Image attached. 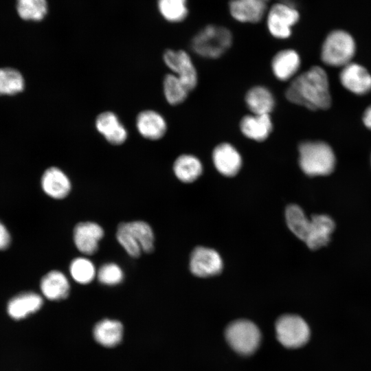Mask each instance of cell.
<instances>
[{"instance_id": "1", "label": "cell", "mask_w": 371, "mask_h": 371, "mask_svg": "<svg viewBox=\"0 0 371 371\" xmlns=\"http://www.w3.org/2000/svg\"><path fill=\"white\" fill-rule=\"evenodd\" d=\"M286 100L309 110H326L330 106L331 95L325 70L313 66L297 75L285 91Z\"/></svg>"}, {"instance_id": "2", "label": "cell", "mask_w": 371, "mask_h": 371, "mask_svg": "<svg viewBox=\"0 0 371 371\" xmlns=\"http://www.w3.org/2000/svg\"><path fill=\"white\" fill-rule=\"evenodd\" d=\"M232 43L233 34L229 29L209 24L195 33L190 41V48L200 57L217 59L228 51Z\"/></svg>"}, {"instance_id": "3", "label": "cell", "mask_w": 371, "mask_h": 371, "mask_svg": "<svg viewBox=\"0 0 371 371\" xmlns=\"http://www.w3.org/2000/svg\"><path fill=\"white\" fill-rule=\"evenodd\" d=\"M298 153L300 167L309 177L326 176L335 169L334 151L324 142H303L298 146Z\"/></svg>"}, {"instance_id": "4", "label": "cell", "mask_w": 371, "mask_h": 371, "mask_svg": "<svg viewBox=\"0 0 371 371\" xmlns=\"http://www.w3.org/2000/svg\"><path fill=\"white\" fill-rule=\"evenodd\" d=\"M355 49V42L350 34L343 30H335L324 40L321 59L326 65L343 67L351 63Z\"/></svg>"}, {"instance_id": "5", "label": "cell", "mask_w": 371, "mask_h": 371, "mask_svg": "<svg viewBox=\"0 0 371 371\" xmlns=\"http://www.w3.org/2000/svg\"><path fill=\"white\" fill-rule=\"evenodd\" d=\"M265 18L271 36L284 40L291 36L293 27L299 21L300 14L291 3L279 1L269 7Z\"/></svg>"}, {"instance_id": "6", "label": "cell", "mask_w": 371, "mask_h": 371, "mask_svg": "<svg viewBox=\"0 0 371 371\" xmlns=\"http://www.w3.org/2000/svg\"><path fill=\"white\" fill-rule=\"evenodd\" d=\"M225 338L229 346L238 353L248 355L253 353L260 341V332L257 326L247 319L231 322L225 330Z\"/></svg>"}, {"instance_id": "7", "label": "cell", "mask_w": 371, "mask_h": 371, "mask_svg": "<svg viewBox=\"0 0 371 371\" xmlns=\"http://www.w3.org/2000/svg\"><path fill=\"white\" fill-rule=\"evenodd\" d=\"M275 328L277 339L286 348L301 347L308 341L310 337L308 324L298 315H282L276 321Z\"/></svg>"}, {"instance_id": "8", "label": "cell", "mask_w": 371, "mask_h": 371, "mask_svg": "<svg viewBox=\"0 0 371 371\" xmlns=\"http://www.w3.org/2000/svg\"><path fill=\"white\" fill-rule=\"evenodd\" d=\"M163 60L171 73L176 75L191 91L198 84V73L190 54L183 49H166Z\"/></svg>"}, {"instance_id": "9", "label": "cell", "mask_w": 371, "mask_h": 371, "mask_svg": "<svg viewBox=\"0 0 371 371\" xmlns=\"http://www.w3.org/2000/svg\"><path fill=\"white\" fill-rule=\"evenodd\" d=\"M95 127L111 145L120 146L128 137L127 128L113 111H105L99 113L95 120Z\"/></svg>"}, {"instance_id": "10", "label": "cell", "mask_w": 371, "mask_h": 371, "mask_svg": "<svg viewBox=\"0 0 371 371\" xmlns=\"http://www.w3.org/2000/svg\"><path fill=\"white\" fill-rule=\"evenodd\" d=\"M190 268L198 277L206 278L218 274L223 269V261L214 249L197 247L191 254Z\"/></svg>"}, {"instance_id": "11", "label": "cell", "mask_w": 371, "mask_h": 371, "mask_svg": "<svg viewBox=\"0 0 371 371\" xmlns=\"http://www.w3.org/2000/svg\"><path fill=\"white\" fill-rule=\"evenodd\" d=\"M212 159L216 170L225 177H234L238 174L243 164L239 151L228 142L216 145L212 150Z\"/></svg>"}, {"instance_id": "12", "label": "cell", "mask_w": 371, "mask_h": 371, "mask_svg": "<svg viewBox=\"0 0 371 371\" xmlns=\"http://www.w3.org/2000/svg\"><path fill=\"white\" fill-rule=\"evenodd\" d=\"M135 127L142 137L150 141L161 139L168 130L165 117L153 109H144L139 112L135 118Z\"/></svg>"}, {"instance_id": "13", "label": "cell", "mask_w": 371, "mask_h": 371, "mask_svg": "<svg viewBox=\"0 0 371 371\" xmlns=\"http://www.w3.org/2000/svg\"><path fill=\"white\" fill-rule=\"evenodd\" d=\"M268 3L260 0H230L228 10L232 18L241 23H257L265 19Z\"/></svg>"}, {"instance_id": "14", "label": "cell", "mask_w": 371, "mask_h": 371, "mask_svg": "<svg viewBox=\"0 0 371 371\" xmlns=\"http://www.w3.org/2000/svg\"><path fill=\"white\" fill-rule=\"evenodd\" d=\"M339 80L344 88L357 95H365L371 91V74L356 63L351 62L342 67Z\"/></svg>"}, {"instance_id": "15", "label": "cell", "mask_w": 371, "mask_h": 371, "mask_svg": "<svg viewBox=\"0 0 371 371\" xmlns=\"http://www.w3.org/2000/svg\"><path fill=\"white\" fill-rule=\"evenodd\" d=\"M103 228L94 222H80L74 229V242L79 251L92 255L98 249L100 240L103 238Z\"/></svg>"}, {"instance_id": "16", "label": "cell", "mask_w": 371, "mask_h": 371, "mask_svg": "<svg viewBox=\"0 0 371 371\" xmlns=\"http://www.w3.org/2000/svg\"><path fill=\"white\" fill-rule=\"evenodd\" d=\"M335 228L333 218L326 214H315L310 218V223L304 243L313 250L326 245Z\"/></svg>"}, {"instance_id": "17", "label": "cell", "mask_w": 371, "mask_h": 371, "mask_svg": "<svg viewBox=\"0 0 371 371\" xmlns=\"http://www.w3.org/2000/svg\"><path fill=\"white\" fill-rule=\"evenodd\" d=\"M301 65L299 54L293 49L278 51L272 58L271 71L273 76L280 81L292 80L296 76Z\"/></svg>"}, {"instance_id": "18", "label": "cell", "mask_w": 371, "mask_h": 371, "mask_svg": "<svg viewBox=\"0 0 371 371\" xmlns=\"http://www.w3.org/2000/svg\"><path fill=\"white\" fill-rule=\"evenodd\" d=\"M239 127L242 134L247 138L261 142L269 137L273 124L270 115L251 113L242 117Z\"/></svg>"}, {"instance_id": "19", "label": "cell", "mask_w": 371, "mask_h": 371, "mask_svg": "<svg viewBox=\"0 0 371 371\" xmlns=\"http://www.w3.org/2000/svg\"><path fill=\"white\" fill-rule=\"evenodd\" d=\"M41 187L46 194L56 199L66 197L71 189V183L67 174L58 167L52 166L43 172Z\"/></svg>"}, {"instance_id": "20", "label": "cell", "mask_w": 371, "mask_h": 371, "mask_svg": "<svg viewBox=\"0 0 371 371\" xmlns=\"http://www.w3.org/2000/svg\"><path fill=\"white\" fill-rule=\"evenodd\" d=\"M245 101L248 109L254 114L270 115L276 106V100L269 89L262 85L250 88Z\"/></svg>"}, {"instance_id": "21", "label": "cell", "mask_w": 371, "mask_h": 371, "mask_svg": "<svg viewBox=\"0 0 371 371\" xmlns=\"http://www.w3.org/2000/svg\"><path fill=\"white\" fill-rule=\"evenodd\" d=\"M41 290L43 295L49 300L65 299L70 290L67 276L60 271H51L45 275L41 281Z\"/></svg>"}, {"instance_id": "22", "label": "cell", "mask_w": 371, "mask_h": 371, "mask_svg": "<svg viewBox=\"0 0 371 371\" xmlns=\"http://www.w3.org/2000/svg\"><path fill=\"white\" fill-rule=\"evenodd\" d=\"M43 305V299L37 293L25 292L13 297L8 303V313L14 319H21L37 311Z\"/></svg>"}, {"instance_id": "23", "label": "cell", "mask_w": 371, "mask_h": 371, "mask_svg": "<svg viewBox=\"0 0 371 371\" xmlns=\"http://www.w3.org/2000/svg\"><path fill=\"white\" fill-rule=\"evenodd\" d=\"M172 169L179 180L183 183H192L201 175L203 165L195 155L182 154L175 160Z\"/></svg>"}, {"instance_id": "24", "label": "cell", "mask_w": 371, "mask_h": 371, "mask_svg": "<svg viewBox=\"0 0 371 371\" xmlns=\"http://www.w3.org/2000/svg\"><path fill=\"white\" fill-rule=\"evenodd\" d=\"M123 335L122 324L116 320L104 319L98 322L94 328L93 335L95 340L106 347H113L118 344Z\"/></svg>"}, {"instance_id": "25", "label": "cell", "mask_w": 371, "mask_h": 371, "mask_svg": "<svg viewBox=\"0 0 371 371\" xmlns=\"http://www.w3.org/2000/svg\"><path fill=\"white\" fill-rule=\"evenodd\" d=\"M162 87L164 98L172 106L183 103L190 92L181 80L172 73L164 76Z\"/></svg>"}, {"instance_id": "26", "label": "cell", "mask_w": 371, "mask_h": 371, "mask_svg": "<svg viewBox=\"0 0 371 371\" xmlns=\"http://www.w3.org/2000/svg\"><path fill=\"white\" fill-rule=\"evenodd\" d=\"M19 16L27 21H41L48 10L47 0H16Z\"/></svg>"}, {"instance_id": "27", "label": "cell", "mask_w": 371, "mask_h": 371, "mask_svg": "<svg viewBox=\"0 0 371 371\" xmlns=\"http://www.w3.org/2000/svg\"><path fill=\"white\" fill-rule=\"evenodd\" d=\"M286 221L289 229L300 240L304 241L310 219L297 205H289L285 211Z\"/></svg>"}, {"instance_id": "28", "label": "cell", "mask_w": 371, "mask_h": 371, "mask_svg": "<svg viewBox=\"0 0 371 371\" xmlns=\"http://www.w3.org/2000/svg\"><path fill=\"white\" fill-rule=\"evenodd\" d=\"M162 17L170 23H180L188 15V0H157Z\"/></svg>"}, {"instance_id": "29", "label": "cell", "mask_w": 371, "mask_h": 371, "mask_svg": "<svg viewBox=\"0 0 371 371\" xmlns=\"http://www.w3.org/2000/svg\"><path fill=\"white\" fill-rule=\"evenodd\" d=\"M25 87V80L18 70L0 68V95H13L21 92Z\"/></svg>"}, {"instance_id": "30", "label": "cell", "mask_w": 371, "mask_h": 371, "mask_svg": "<svg viewBox=\"0 0 371 371\" xmlns=\"http://www.w3.org/2000/svg\"><path fill=\"white\" fill-rule=\"evenodd\" d=\"M133 237L139 243L142 251L150 253L154 249V233L148 223L142 221L125 223Z\"/></svg>"}, {"instance_id": "31", "label": "cell", "mask_w": 371, "mask_h": 371, "mask_svg": "<svg viewBox=\"0 0 371 371\" xmlns=\"http://www.w3.org/2000/svg\"><path fill=\"white\" fill-rule=\"evenodd\" d=\"M69 272L74 280L82 284L92 282L97 274L93 263L85 257L74 259L69 265Z\"/></svg>"}, {"instance_id": "32", "label": "cell", "mask_w": 371, "mask_h": 371, "mask_svg": "<svg viewBox=\"0 0 371 371\" xmlns=\"http://www.w3.org/2000/svg\"><path fill=\"white\" fill-rule=\"evenodd\" d=\"M116 238L127 254L133 258H137L142 251L139 243L127 229L125 223H121L117 226Z\"/></svg>"}, {"instance_id": "33", "label": "cell", "mask_w": 371, "mask_h": 371, "mask_svg": "<svg viewBox=\"0 0 371 371\" xmlns=\"http://www.w3.org/2000/svg\"><path fill=\"white\" fill-rule=\"evenodd\" d=\"M98 281L105 285L113 286L122 282L124 273L119 265L113 262L102 265L97 272Z\"/></svg>"}, {"instance_id": "34", "label": "cell", "mask_w": 371, "mask_h": 371, "mask_svg": "<svg viewBox=\"0 0 371 371\" xmlns=\"http://www.w3.org/2000/svg\"><path fill=\"white\" fill-rule=\"evenodd\" d=\"M10 234L5 226L0 223V249H5L10 244Z\"/></svg>"}, {"instance_id": "35", "label": "cell", "mask_w": 371, "mask_h": 371, "mask_svg": "<svg viewBox=\"0 0 371 371\" xmlns=\"http://www.w3.org/2000/svg\"><path fill=\"white\" fill-rule=\"evenodd\" d=\"M362 120L364 125L371 130V105L365 110Z\"/></svg>"}, {"instance_id": "36", "label": "cell", "mask_w": 371, "mask_h": 371, "mask_svg": "<svg viewBox=\"0 0 371 371\" xmlns=\"http://www.w3.org/2000/svg\"><path fill=\"white\" fill-rule=\"evenodd\" d=\"M260 1H262L267 3H269L270 0H260Z\"/></svg>"}]
</instances>
